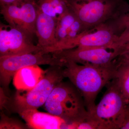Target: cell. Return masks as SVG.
<instances>
[{"label":"cell","instance_id":"2","mask_svg":"<svg viewBox=\"0 0 129 129\" xmlns=\"http://www.w3.org/2000/svg\"><path fill=\"white\" fill-rule=\"evenodd\" d=\"M82 24L83 31L120 18L128 12L125 0H66Z\"/></svg>","mask_w":129,"mask_h":129},{"label":"cell","instance_id":"24","mask_svg":"<svg viewBox=\"0 0 129 129\" xmlns=\"http://www.w3.org/2000/svg\"><path fill=\"white\" fill-rule=\"evenodd\" d=\"M22 0H0L1 6H5L15 4L21 1Z\"/></svg>","mask_w":129,"mask_h":129},{"label":"cell","instance_id":"8","mask_svg":"<svg viewBox=\"0 0 129 129\" xmlns=\"http://www.w3.org/2000/svg\"><path fill=\"white\" fill-rule=\"evenodd\" d=\"M33 35L18 26L0 24V57L40 52L34 45Z\"/></svg>","mask_w":129,"mask_h":129},{"label":"cell","instance_id":"16","mask_svg":"<svg viewBox=\"0 0 129 129\" xmlns=\"http://www.w3.org/2000/svg\"><path fill=\"white\" fill-rule=\"evenodd\" d=\"M76 18L74 13L69 9L57 20L56 29L57 43L65 39L70 28Z\"/></svg>","mask_w":129,"mask_h":129},{"label":"cell","instance_id":"18","mask_svg":"<svg viewBox=\"0 0 129 129\" xmlns=\"http://www.w3.org/2000/svg\"><path fill=\"white\" fill-rule=\"evenodd\" d=\"M108 23L119 36L124 30L129 28V8L128 12L123 16Z\"/></svg>","mask_w":129,"mask_h":129},{"label":"cell","instance_id":"10","mask_svg":"<svg viewBox=\"0 0 129 129\" xmlns=\"http://www.w3.org/2000/svg\"><path fill=\"white\" fill-rule=\"evenodd\" d=\"M1 6V13L8 24L21 27L33 35L35 34L38 11L36 0H22Z\"/></svg>","mask_w":129,"mask_h":129},{"label":"cell","instance_id":"4","mask_svg":"<svg viewBox=\"0 0 129 129\" xmlns=\"http://www.w3.org/2000/svg\"><path fill=\"white\" fill-rule=\"evenodd\" d=\"M108 85L101 101L88 114L99 123L100 129H120L128 108L115 80Z\"/></svg>","mask_w":129,"mask_h":129},{"label":"cell","instance_id":"5","mask_svg":"<svg viewBox=\"0 0 129 129\" xmlns=\"http://www.w3.org/2000/svg\"><path fill=\"white\" fill-rule=\"evenodd\" d=\"M63 67L51 66L35 86L27 91L17 90L14 98L15 111L38 109L45 103L54 88L64 78Z\"/></svg>","mask_w":129,"mask_h":129},{"label":"cell","instance_id":"20","mask_svg":"<svg viewBox=\"0 0 129 129\" xmlns=\"http://www.w3.org/2000/svg\"><path fill=\"white\" fill-rule=\"evenodd\" d=\"M83 31L82 24L79 20L76 17L70 28L67 37L64 40L60 42L67 41L73 39L77 37Z\"/></svg>","mask_w":129,"mask_h":129},{"label":"cell","instance_id":"11","mask_svg":"<svg viewBox=\"0 0 129 129\" xmlns=\"http://www.w3.org/2000/svg\"><path fill=\"white\" fill-rule=\"evenodd\" d=\"M16 111L30 128L67 129V122L59 117L50 113L39 112L37 109H20Z\"/></svg>","mask_w":129,"mask_h":129},{"label":"cell","instance_id":"17","mask_svg":"<svg viewBox=\"0 0 129 129\" xmlns=\"http://www.w3.org/2000/svg\"><path fill=\"white\" fill-rule=\"evenodd\" d=\"M27 127L18 120L9 117L3 112L1 113L0 129H24Z\"/></svg>","mask_w":129,"mask_h":129},{"label":"cell","instance_id":"19","mask_svg":"<svg viewBox=\"0 0 129 129\" xmlns=\"http://www.w3.org/2000/svg\"><path fill=\"white\" fill-rule=\"evenodd\" d=\"M114 50L119 51L121 54L129 50V28L119 36L114 45Z\"/></svg>","mask_w":129,"mask_h":129},{"label":"cell","instance_id":"13","mask_svg":"<svg viewBox=\"0 0 129 129\" xmlns=\"http://www.w3.org/2000/svg\"><path fill=\"white\" fill-rule=\"evenodd\" d=\"M45 72L37 65L22 68L14 75L13 85L18 90L31 89L43 78Z\"/></svg>","mask_w":129,"mask_h":129},{"label":"cell","instance_id":"1","mask_svg":"<svg viewBox=\"0 0 129 129\" xmlns=\"http://www.w3.org/2000/svg\"><path fill=\"white\" fill-rule=\"evenodd\" d=\"M116 72L114 63L108 67H99L69 61L65 63L63 73L78 90L89 111L95 105L96 98L101 90L115 78Z\"/></svg>","mask_w":129,"mask_h":129},{"label":"cell","instance_id":"6","mask_svg":"<svg viewBox=\"0 0 129 129\" xmlns=\"http://www.w3.org/2000/svg\"><path fill=\"white\" fill-rule=\"evenodd\" d=\"M45 64L63 67L64 63L50 53L39 52L0 57V81L6 94L9 84L18 70L28 66Z\"/></svg>","mask_w":129,"mask_h":129},{"label":"cell","instance_id":"15","mask_svg":"<svg viewBox=\"0 0 129 129\" xmlns=\"http://www.w3.org/2000/svg\"><path fill=\"white\" fill-rule=\"evenodd\" d=\"M114 79L129 109V64H122L116 67Z\"/></svg>","mask_w":129,"mask_h":129},{"label":"cell","instance_id":"7","mask_svg":"<svg viewBox=\"0 0 129 129\" xmlns=\"http://www.w3.org/2000/svg\"><path fill=\"white\" fill-rule=\"evenodd\" d=\"M119 36L108 24L85 30L73 39L57 43L47 48V53L72 49L77 47H103L113 50Z\"/></svg>","mask_w":129,"mask_h":129},{"label":"cell","instance_id":"3","mask_svg":"<svg viewBox=\"0 0 129 129\" xmlns=\"http://www.w3.org/2000/svg\"><path fill=\"white\" fill-rule=\"evenodd\" d=\"M44 106L48 113L62 119L67 125L81 120L88 112L76 88L62 81L54 88Z\"/></svg>","mask_w":129,"mask_h":129},{"label":"cell","instance_id":"14","mask_svg":"<svg viewBox=\"0 0 129 129\" xmlns=\"http://www.w3.org/2000/svg\"><path fill=\"white\" fill-rule=\"evenodd\" d=\"M38 8L57 21L69 9L66 0H36Z\"/></svg>","mask_w":129,"mask_h":129},{"label":"cell","instance_id":"12","mask_svg":"<svg viewBox=\"0 0 129 129\" xmlns=\"http://www.w3.org/2000/svg\"><path fill=\"white\" fill-rule=\"evenodd\" d=\"M57 22L56 19L45 14L38 8L36 22L35 34L38 39L37 45L42 48L41 51L53 46L57 43Z\"/></svg>","mask_w":129,"mask_h":129},{"label":"cell","instance_id":"23","mask_svg":"<svg viewBox=\"0 0 129 129\" xmlns=\"http://www.w3.org/2000/svg\"><path fill=\"white\" fill-rule=\"evenodd\" d=\"M121 129H129V110L127 109L120 126Z\"/></svg>","mask_w":129,"mask_h":129},{"label":"cell","instance_id":"9","mask_svg":"<svg viewBox=\"0 0 129 129\" xmlns=\"http://www.w3.org/2000/svg\"><path fill=\"white\" fill-rule=\"evenodd\" d=\"M51 53L64 63L72 61L99 67L111 66L120 55L118 51L103 47H77Z\"/></svg>","mask_w":129,"mask_h":129},{"label":"cell","instance_id":"21","mask_svg":"<svg viewBox=\"0 0 129 129\" xmlns=\"http://www.w3.org/2000/svg\"><path fill=\"white\" fill-rule=\"evenodd\" d=\"M116 67L122 64H129V50L118 56L115 60Z\"/></svg>","mask_w":129,"mask_h":129},{"label":"cell","instance_id":"22","mask_svg":"<svg viewBox=\"0 0 129 129\" xmlns=\"http://www.w3.org/2000/svg\"><path fill=\"white\" fill-rule=\"evenodd\" d=\"M9 102V99L7 96L2 87L0 88V108L2 111L7 108Z\"/></svg>","mask_w":129,"mask_h":129}]
</instances>
